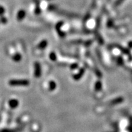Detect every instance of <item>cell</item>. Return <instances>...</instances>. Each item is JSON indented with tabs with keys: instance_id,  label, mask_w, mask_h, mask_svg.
I'll return each instance as SVG.
<instances>
[{
	"instance_id": "cell-5",
	"label": "cell",
	"mask_w": 132,
	"mask_h": 132,
	"mask_svg": "<svg viewBox=\"0 0 132 132\" xmlns=\"http://www.w3.org/2000/svg\"><path fill=\"white\" fill-rule=\"evenodd\" d=\"M84 71H85V69H84V68L83 69H81L78 73H76V74H75L74 76H73V79L76 80H80V79L82 77L84 73Z\"/></svg>"
},
{
	"instance_id": "cell-13",
	"label": "cell",
	"mask_w": 132,
	"mask_h": 132,
	"mask_svg": "<svg viewBox=\"0 0 132 132\" xmlns=\"http://www.w3.org/2000/svg\"><path fill=\"white\" fill-rule=\"evenodd\" d=\"M49 57H50V59L52 61H55L56 59H57V55H56V54L55 53L52 52L51 53L50 55H49Z\"/></svg>"
},
{
	"instance_id": "cell-11",
	"label": "cell",
	"mask_w": 132,
	"mask_h": 132,
	"mask_svg": "<svg viewBox=\"0 0 132 132\" xmlns=\"http://www.w3.org/2000/svg\"><path fill=\"white\" fill-rule=\"evenodd\" d=\"M95 36H96V39H97L98 41L100 43V44H101V45H103V44H104V40H103V38H102V37L100 36V35H99L98 33L96 32Z\"/></svg>"
},
{
	"instance_id": "cell-6",
	"label": "cell",
	"mask_w": 132,
	"mask_h": 132,
	"mask_svg": "<svg viewBox=\"0 0 132 132\" xmlns=\"http://www.w3.org/2000/svg\"><path fill=\"white\" fill-rule=\"evenodd\" d=\"M25 15H26V13H25L24 11L20 10L17 14V20L19 21L22 20L25 18Z\"/></svg>"
},
{
	"instance_id": "cell-2",
	"label": "cell",
	"mask_w": 132,
	"mask_h": 132,
	"mask_svg": "<svg viewBox=\"0 0 132 132\" xmlns=\"http://www.w3.org/2000/svg\"><path fill=\"white\" fill-rule=\"evenodd\" d=\"M35 76L36 78H40L41 76V68L39 63H35Z\"/></svg>"
},
{
	"instance_id": "cell-15",
	"label": "cell",
	"mask_w": 132,
	"mask_h": 132,
	"mask_svg": "<svg viewBox=\"0 0 132 132\" xmlns=\"http://www.w3.org/2000/svg\"><path fill=\"white\" fill-rule=\"evenodd\" d=\"M122 1H123V0H117V2L116 4H115V5H119V4L122 2Z\"/></svg>"
},
{
	"instance_id": "cell-17",
	"label": "cell",
	"mask_w": 132,
	"mask_h": 132,
	"mask_svg": "<svg viewBox=\"0 0 132 132\" xmlns=\"http://www.w3.org/2000/svg\"><path fill=\"white\" fill-rule=\"evenodd\" d=\"M2 132H14L13 131L9 130V129H4V130L2 131Z\"/></svg>"
},
{
	"instance_id": "cell-9",
	"label": "cell",
	"mask_w": 132,
	"mask_h": 132,
	"mask_svg": "<svg viewBox=\"0 0 132 132\" xmlns=\"http://www.w3.org/2000/svg\"><path fill=\"white\" fill-rule=\"evenodd\" d=\"M102 89V83L101 81H97L95 84V90L100 91Z\"/></svg>"
},
{
	"instance_id": "cell-3",
	"label": "cell",
	"mask_w": 132,
	"mask_h": 132,
	"mask_svg": "<svg viewBox=\"0 0 132 132\" xmlns=\"http://www.w3.org/2000/svg\"><path fill=\"white\" fill-rule=\"evenodd\" d=\"M63 24V22H59V23H57V25H56V27H55L56 30H57V32H58V34H59V36L61 37H63L65 36V33H64L63 32H62L61 30H60L61 26H62Z\"/></svg>"
},
{
	"instance_id": "cell-12",
	"label": "cell",
	"mask_w": 132,
	"mask_h": 132,
	"mask_svg": "<svg viewBox=\"0 0 132 132\" xmlns=\"http://www.w3.org/2000/svg\"><path fill=\"white\" fill-rule=\"evenodd\" d=\"M122 101H123V98H118L115 99V100H113L111 102V104H119L120 103H121Z\"/></svg>"
},
{
	"instance_id": "cell-4",
	"label": "cell",
	"mask_w": 132,
	"mask_h": 132,
	"mask_svg": "<svg viewBox=\"0 0 132 132\" xmlns=\"http://www.w3.org/2000/svg\"><path fill=\"white\" fill-rule=\"evenodd\" d=\"M18 104H19V103L16 99H12L9 101V105L12 109H16L18 106Z\"/></svg>"
},
{
	"instance_id": "cell-10",
	"label": "cell",
	"mask_w": 132,
	"mask_h": 132,
	"mask_svg": "<svg viewBox=\"0 0 132 132\" xmlns=\"http://www.w3.org/2000/svg\"><path fill=\"white\" fill-rule=\"evenodd\" d=\"M49 90L53 91L56 88V84L55 82H53V81H51L49 84Z\"/></svg>"
},
{
	"instance_id": "cell-1",
	"label": "cell",
	"mask_w": 132,
	"mask_h": 132,
	"mask_svg": "<svg viewBox=\"0 0 132 132\" xmlns=\"http://www.w3.org/2000/svg\"><path fill=\"white\" fill-rule=\"evenodd\" d=\"M9 84L11 86H28L30 82L27 80H11Z\"/></svg>"
},
{
	"instance_id": "cell-14",
	"label": "cell",
	"mask_w": 132,
	"mask_h": 132,
	"mask_svg": "<svg viewBox=\"0 0 132 132\" xmlns=\"http://www.w3.org/2000/svg\"><path fill=\"white\" fill-rule=\"evenodd\" d=\"M78 67V64H77V63L72 64L71 66H70V68H71V69H76V68H77Z\"/></svg>"
},
{
	"instance_id": "cell-8",
	"label": "cell",
	"mask_w": 132,
	"mask_h": 132,
	"mask_svg": "<svg viewBox=\"0 0 132 132\" xmlns=\"http://www.w3.org/2000/svg\"><path fill=\"white\" fill-rule=\"evenodd\" d=\"M12 59H14V61L18 62V61H20L21 59H22V56L20 55V53H16V55H14L13 56Z\"/></svg>"
},
{
	"instance_id": "cell-16",
	"label": "cell",
	"mask_w": 132,
	"mask_h": 132,
	"mask_svg": "<svg viewBox=\"0 0 132 132\" xmlns=\"http://www.w3.org/2000/svg\"><path fill=\"white\" fill-rule=\"evenodd\" d=\"M2 22L3 23H5L6 22H7V20L5 19V18H2Z\"/></svg>"
},
{
	"instance_id": "cell-7",
	"label": "cell",
	"mask_w": 132,
	"mask_h": 132,
	"mask_svg": "<svg viewBox=\"0 0 132 132\" xmlns=\"http://www.w3.org/2000/svg\"><path fill=\"white\" fill-rule=\"evenodd\" d=\"M47 46V41L46 40H43V41L40 42V43H39L38 47L40 49H45Z\"/></svg>"
}]
</instances>
